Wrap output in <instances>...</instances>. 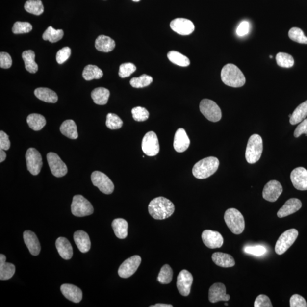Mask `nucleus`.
I'll use <instances>...</instances> for the list:
<instances>
[{"instance_id":"f257e3e1","label":"nucleus","mask_w":307,"mask_h":307,"mask_svg":"<svg viewBox=\"0 0 307 307\" xmlns=\"http://www.w3.org/2000/svg\"><path fill=\"white\" fill-rule=\"evenodd\" d=\"M148 210L153 219L164 220L172 216L175 206L170 200L160 196L152 200L149 203Z\"/></svg>"},{"instance_id":"f03ea898","label":"nucleus","mask_w":307,"mask_h":307,"mask_svg":"<svg viewBox=\"0 0 307 307\" xmlns=\"http://www.w3.org/2000/svg\"><path fill=\"white\" fill-rule=\"evenodd\" d=\"M221 77L225 84L231 87H241L246 83L244 74L233 64H227L224 66L221 70Z\"/></svg>"},{"instance_id":"7ed1b4c3","label":"nucleus","mask_w":307,"mask_h":307,"mask_svg":"<svg viewBox=\"0 0 307 307\" xmlns=\"http://www.w3.org/2000/svg\"><path fill=\"white\" fill-rule=\"evenodd\" d=\"M219 165V160L216 157H207L195 164L192 174L198 179H206L216 172Z\"/></svg>"},{"instance_id":"20e7f679","label":"nucleus","mask_w":307,"mask_h":307,"mask_svg":"<svg viewBox=\"0 0 307 307\" xmlns=\"http://www.w3.org/2000/svg\"><path fill=\"white\" fill-rule=\"evenodd\" d=\"M263 152V141L258 134H253L249 138L245 153L246 161L254 164L258 161Z\"/></svg>"},{"instance_id":"39448f33","label":"nucleus","mask_w":307,"mask_h":307,"mask_svg":"<svg viewBox=\"0 0 307 307\" xmlns=\"http://www.w3.org/2000/svg\"><path fill=\"white\" fill-rule=\"evenodd\" d=\"M224 220L232 233L240 234L244 231L245 226L244 217L238 210L235 208L227 209L225 213Z\"/></svg>"},{"instance_id":"423d86ee","label":"nucleus","mask_w":307,"mask_h":307,"mask_svg":"<svg viewBox=\"0 0 307 307\" xmlns=\"http://www.w3.org/2000/svg\"><path fill=\"white\" fill-rule=\"evenodd\" d=\"M71 212L77 217H84L92 215L94 212L91 203L84 196L77 195L74 196L71 204Z\"/></svg>"},{"instance_id":"0eeeda50","label":"nucleus","mask_w":307,"mask_h":307,"mask_svg":"<svg viewBox=\"0 0 307 307\" xmlns=\"http://www.w3.org/2000/svg\"><path fill=\"white\" fill-rule=\"evenodd\" d=\"M200 110L203 115L212 122L219 121L222 117V113L220 107L211 100L203 99L200 103Z\"/></svg>"},{"instance_id":"6e6552de","label":"nucleus","mask_w":307,"mask_h":307,"mask_svg":"<svg viewBox=\"0 0 307 307\" xmlns=\"http://www.w3.org/2000/svg\"><path fill=\"white\" fill-rule=\"evenodd\" d=\"M298 231L295 229L287 230L282 234L277 241L275 251L281 255L293 245L298 236Z\"/></svg>"},{"instance_id":"1a4fd4ad","label":"nucleus","mask_w":307,"mask_h":307,"mask_svg":"<svg viewBox=\"0 0 307 307\" xmlns=\"http://www.w3.org/2000/svg\"><path fill=\"white\" fill-rule=\"evenodd\" d=\"M91 180L93 184L97 187L100 191L106 195L112 194L115 185L110 178L104 173L96 171L91 175Z\"/></svg>"},{"instance_id":"9d476101","label":"nucleus","mask_w":307,"mask_h":307,"mask_svg":"<svg viewBox=\"0 0 307 307\" xmlns=\"http://www.w3.org/2000/svg\"><path fill=\"white\" fill-rule=\"evenodd\" d=\"M27 170L33 176H37L40 173L43 162L41 154L34 148H29L26 154Z\"/></svg>"},{"instance_id":"9b49d317","label":"nucleus","mask_w":307,"mask_h":307,"mask_svg":"<svg viewBox=\"0 0 307 307\" xmlns=\"http://www.w3.org/2000/svg\"><path fill=\"white\" fill-rule=\"evenodd\" d=\"M142 149L146 155L155 156L159 152V144L158 137L154 131L146 133L142 140Z\"/></svg>"},{"instance_id":"f8f14e48","label":"nucleus","mask_w":307,"mask_h":307,"mask_svg":"<svg viewBox=\"0 0 307 307\" xmlns=\"http://www.w3.org/2000/svg\"><path fill=\"white\" fill-rule=\"evenodd\" d=\"M141 263V258L139 256H134L125 260L118 270L119 276L123 278H128L136 272Z\"/></svg>"},{"instance_id":"ddd939ff","label":"nucleus","mask_w":307,"mask_h":307,"mask_svg":"<svg viewBox=\"0 0 307 307\" xmlns=\"http://www.w3.org/2000/svg\"><path fill=\"white\" fill-rule=\"evenodd\" d=\"M47 160L53 176L57 178L65 176L67 174V167L58 155L54 153H49L47 155Z\"/></svg>"},{"instance_id":"4468645a","label":"nucleus","mask_w":307,"mask_h":307,"mask_svg":"<svg viewBox=\"0 0 307 307\" xmlns=\"http://www.w3.org/2000/svg\"><path fill=\"white\" fill-rule=\"evenodd\" d=\"M283 192V187L279 181L271 180L263 188L262 196L264 199L270 202H276Z\"/></svg>"},{"instance_id":"2eb2a0df","label":"nucleus","mask_w":307,"mask_h":307,"mask_svg":"<svg viewBox=\"0 0 307 307\" xmlns=\"http://www.w3.org/2000/svg\"><path fill=\"white\" fill-rule=\"evenodd\" d=\"M193 280L192 275L186 270L181 271L178 275L177 286L182 296H187L190 295Z\"/></svg>"},{"instance_id":"dca6fc26","label":"nucleus","mask_w":307,"mask_h":307,"mask_svg":"<svg viewBox=\"0 0 307 307\" xmlns=\"http://www.w3.org/2000/svg\"><path fill=\"white\" fill-rule=\"evenodd\" d=\"M170 27L174 31L181 35H188L195 30L194 23L190 20L178 18L171 21Z\"/></svg>"},{"instance_id":"f3484780","label":"nucleus","mask_w":307,"mask_h":307,"mask_svg":"<svg viewBox=\"0 0 307 307\" xmlns=\"http://www.w3.org/2000/svg\"><path fill=\"white\" fill-rule=\"evenodd\" d=\"M203 243L210 249L220 248L224 243V238L219 232L205 230L202 235Z\"/></svg>"},{"instance_id":"a211bd4d","label":"nucleus","mask_w":307,"mask_h":307,"mask_svg":"<svg viewBox=\"0 0 307 307\" xmlns=\"http://www.w3.org/2000/svg\"><path fill=\"white\" fill-rule=\"evenodd\" d=\"M290 178L296 189L300 191L307 190V170L304 167L296 168L292 171Z\"/></svg>"},{"instance_id":"6ab92c4d","label":"nucleus","mask_w":307,"mask_h":307,"mask_svg":"<svg viewBox=\"0 0 307 307\" xmlns=\"http://www.w3.org/2000/svg\"><path fill=\"white\" fill-rule=\"evenodd\" d=\"M226 291V287L224 284L221 283L213 284L209 288V301L212 303L229 301L230 295L227 294Z\"/></svg>"},{"instance_id":"aec40b11","label":"nucleus","mask_w":307,"mask_h":307,"mask_svg":"<svg viewBox=\"0 0 307 307\" xmlns=\"http://www.w3.org/2000/svg\"><path fill=\"white\" fill-rule=\"evenodd\" d=\"M190 145V140L184 128H180L175 134L174 148L178 153L186 151Z\"/></svg>"},{"instance_id":"412c9836","label":"nucleus","mask_w":307,"mask_h":307,"mask_svg":"<svg viewBox=\"0 0 307 307\" xmlns=\"http://www.w3.org/2000/svg\"><path fill=\"white\" fill-rule=\"evenodd\" d=\"M60 290L64 297L74 303H79L83 298V292L73 284H64L60 287Z\"/></svg>"},{"instance_id":"4be33fe9","label":"nucleus","mask_w":307,"mask_h":307,"mask_svg":"<svg viewBox=\"0 0 307 307\" xmlns=\"http://www.w3.org/2000/svg\"><path fill=\"white\" fill-rule=\"evenodd\" d=\"M24 240L31 255H39L41 252V245L36 234L30 230L25 231Z\"/></svg>"},{"instance_id":"5701e85b","label":"nucleus","mask_w":307,"mask_h":307,"mask_svg":"<svg viewBox=\"0 0 307 307\" xmlns=\"http://www.w3.org/2000/svg\"><path fill=\"white\" fill-rule=\"evenodd\" d=\"M302 202L298 199L291 198L285 203L277 213L279 218H283L292 215L302 208Z\"/></svg>"},{"instance_id":"b1692460","label":"nucleus","mask_w":307,"mask_h":307,"mask_svg":"<svg viewBox=\"0 0 307 307\" xmlns=\"http://www.w3.org/2000/svg\"><path fill=\"white\" fill-rule=\"evenodd\" d=\"M75 242L81 253H87L91 249V241L88 234L83 230H78L74 234Z\"/></svg>"},{"instance_id":"393cba45","label":"nucleus","mask_w":307,"mask_h":307,"mask_svg":"<svg viewBox=\"0 0 307 307\" xmlns=\"http://www.w3.org/2000/svg\"><path fill=\"white\" fill-rule=\"evenodd\" d=\"M56 248L59 255L66 260L70 259L73 256V249L66 238L59 237L56 241Z\"/></svg>"},{"instance_id":"a878e982","label":"nucleus","mask_w":307,"mask_h":307,"mask_svg":"<svg viewBox=\"0 0 307 307\" xmlns=\"http://www.w3.org/2000/svg\"><path fill=\"white\" fill-rule=\"evenodd\" d=\"M6 257L0 255V280L6 281L10 280L14 276L16 267L12 263L6 262Z\"/></svg>"},{"instance_id":"bb28decb","label":"nucleus","mask_w":307,"mask_h":307,"mask_svg":"<svg viewBox=\"0 0 307 307\" xmlns=\"http://www.w3.org/2000/svg\"><path fill=\"white\" fill-rule=\"evenodd\" d=\"M115 46V41L106 35H100L96 39L95 48L99 51L109 52L113 51Z\"/></svg>"},{"instance_id":"cd10ccee","label":"nucleus","mask_w":307,"mask_h":307,"mask_svg":"<svg viewBox=\"0 0 307 307\" xmlns=\"http://www.w3.org/2000/svg\"><path fill=\"white\" fill-rule=\"evenodd\" d=\"M212 258L216 265L224 268L233 267L235 265L233 257L226 253L216 252L212 255Z\"/></svg>"},{"instance_id":"c85d7f7f","label":"nucleus","mask_w":307,"mask_h":307,"mask_svg":"<svg viewBox=\"0 0 307 307\" xmlns=\"http://www.w3.org/2000/svg\"><path fill=\"white\" fill-rule=\"evenodd\" d=\"M34 94L38 99L46 102L55 103L58 102V95L49 88H37L34 91Z\"/></svg>"},{"instance_id":"c756f323","label":"nucleus","mask_w":307,"mask_h":307,"mask_svg":"<svg viewBox=\"0 0 307 307\" xmlns=\"http://www.w3.org/2000/svg\"><path fill=\"white\" fill-rule=\"evenodd\" d=\"M60 130L64 135L72 140H76L78 137L77 125L72 120L64 121L60 126Z\"/></svg>"},{"instance_id":"7c9ffc66","label":"nucleus","mask_w":307,"mask_h":307,"mask_svg":"<svg viewBox=\"0 0 307 307\" xmlns=\"http://www.w3.org/2000/svg\"><path fill=\"white\" fill-rule=\"evenodd\" d=\"M110 92L108 89L99 87L95 88L91 93V97L96 104L105 105L108 102Z\"/></svg>"},{"instance_id":"2f4dec72","label":"nucleus","mask_w":307,"mask_h":307,"mask_svg":"<svg viewBox=\"0 0 307 307\" xmlns=\"http://www.w3.org/2000/svg\"><path fill=\"white\" fill-rule=\"evenodd\" d=\"M112 226L116 236L124 239L128 236V223L123 219H116L113 221Z\"/></svg>"},{"instance_id":"473e14b6","label":"nucleus","mask_w":307,"mask_h":307,"mask_svg":"<svg viewBox=\"0 0 307 307\" xmlns=\"http://www.w3.org/2000/svg\"><path fill=\"white\" fill-rule=\"evenodd\" d=\"M307 116V101L303 102L295 109L290 118L291 125L301 123Z\"/></svg>"},{"instance_id":"72a5a7b5","label":"nucleus","mask_w":307,"mask_h":307,"mask_svg":"<svg viewBox=\"0 0 307 307\" xmlns=\"http://www.w3.org/2000/svg\"><path fill=\"white\" fill-rule=\"evenodd\" d=\"M23 59L25 63V66L28 72L34 74L37 72L38 70V64L35 62V53L32 51H26L23 52L22 54Z\"/></svg>"},{"instance_id":"f704fd0d","label":"nucleus","mask_w":307,"mask_h":307,"mask_svg":"<svg viewBox=\"0 0 307 307\" xmlns=\"http://www.w3.org/2000/svg\"><path fill=\"white\" fill-rule=\"evenodd\" d=\"M27 123L31 129L39 131L46 126V120L44 116L39 114L33 113L27 117Z\"/></svg>"},{"instance_id":"c9c22d12","label":"nucleus","mask_w":307,"mask_h":307,"mask_svg":"<svg viewBox=\"0 0 307 307\" xmlns=\"http://www.w3.org/2000/svg\"><path fill=\"white\" fill-rule=\"evenodd\" d=\"M103 76L102 71L98 66L88 65L84 68L83 77L85 80L90 81L94 79H99Z\"/></svg>"},{"instance_id":"e433bc0d","label":"nucleus","mask_w":307,"mask_h":307,"mask_svg":"<svg viewBox=\"0 0 307 307\" xmlns=\"http://www.w3.org/2000/svg\"><path fill=\"white\" fill-rule=\"evenodd\" d=\"M167 57L170 62L179 66L187 67L190 64V60L186 56L176 51H170Z\"/></svg>"},{"instance_id":"4c0bfd02","label":"nucleus","mask_w":307,"mask_h":307,"mask_svg":"<svg viewBox=\"0 0 307 307\" xmlns=\"http://www.w3.org/2000/svg\"><path fill=\"white\" fill-rule=\"evenodd\" d=\"M28 13L34 15H41L44 12V7L41 0H28L24 6Z\"/></svg>"},{"instance_id":"58836bf2","label":"nucleus","mask_w":307,"mask_h":307,"mask_svg":"<svg viewBox=\"0 0 307 307\" xmlns=\"http://www.w3.org/2000/svg\"><path fill=\"white\" fill-rule=\"evenodd\" d=\"M64 32L61 29L56 30L52 26H49L42 35L45 41H49L51 43H55L62 39Z\"/></svg>"},{"instance_id":"ea45409f","label":"nucleus","mask_w":307,"mask_h":307,"mask_svg":"<svg viewBox=\"0 0 307 307\" xmlns=\"http://www.w3.org/2000/svg\"><path fill=\"white\" fill-rule=\"evenodd\" d=\"M173 271L169 265H164L160 269L158 280L159 283L163 284H169L172 281Z\"/></svg>"},{"instance_id":"a19ab883","label":"nucleus","mask_w":307,"mask_h":307,"mask_svg":"<svg viewBox=\"0 0 307 307\" xmlns=\"http://www.w3.org/2000/svg\"><path fill=\"white\" fill-rule=\"evenodd\" d=\"M153 81L152 77L144 74L138 77L132 78L130 84L132 87L135 88H141L149 86Z\"/></svg>"},{"instance_id":"79ce46f5","label":"nucleus","mask_w":307,"mask_h":307,"mask_svg":"<svg viewBox=\"0 0 307 307\" xmlns=\"http://www.w3.org/2000/svg\"><path fill=\"white\" fill-rule=\"evenodd\" d=\"M276 60L278 65L283 68H291L294 64L293 57L287 53L279 52L277 53Z\"/></svg>"},{"instance_id":"37998d69","label":"nucleus","mask_w":307,"mask_h":307,"mask_svg":"<svg viewBox=\"0 0 307 307\" xmlns=\"http://www.w3.org/2000/svg\"><path fill=\"white\" fill-rule=\"evenodd\" d=\"M288 37L291 40L299 44H307V37L304 32L298 27H292L288 32Z\"/></svg>"},{"instance_id":"c03bdc74","label":"nucleus","mask_w":307,"mask_h":307,"mask_svg":"<svg viewBox=\"0 0 307 307\" xmlns=\"http://www.w3.org/2000/svg\"><path fill=\"white\" fill-rule=\"evenodd\" d=\"M123 122L122 120L116 114L110 113L106 116V126L110 129H119L122 127Z\"/></svg>"},{"instance_id":"a18cd8bd","label":"nucleus","mask_w":307,"mask_h":307,"mask_svg":"<svg viewBox=\"0 0 307 307\" xmlns=\"http://www.w3.org/2000/svg\"><path fill=\"white\" fill-rule=\"evenodd\" d=\"M132 115L135 121L142 122L147 120L149 117L148 110L141 106H137L132 109Z\"/></svg>"},{"instance_id":"49530a36","label":"nucleus","mask_w":307,"mask_h":307,"mask_svg":"<svg viewBox=\"0 0 307 307\" xmlns=\"http://www.w3.org/2000/svg\"><path fill=\"white\" fill-rule=\"evenodd\" d=\"M32 28L33 26L30 23L18 21L14 24L12 31L16 34L28 33L32 30Z\"/></svg>"},{"instance_id":"de8ad7c7","label":"nucleus","mask_w":307,"mask_h":307,"mask_svg":"<svg viewBox=\"0 0 307 307\" xmlns=\"http://www.w3.org/2000/svg\"><path fill=\"white\" fill-rule=\"evenodd\" d=\"M136 66L133 63H126L121 64L119 69V76L121 78H126L130 77L136 71Z\"/></svg>"},{"instance_id":"09e8293b","label":"nucleus","mask_w":307,"mask_h":307,"mask_svg":"<svg viewBox=\"0 0 307 307\" xmlns=\"http://www.w3.org/2000/svg\"><path fill=\"white\" fill-rule=\"evenodd\" d=\"M244 252L247 254L261 256L265 254L266 249L261 245L248 246L244 248Z\"/></svg>"},{"instance_id":"8fccbe9b","label":"nucleus","mask_w":307,"mask_h":307,"mask_svg":"<svg viewBox=\"0 0 307 307\" xmlns=\"http://www.w3.org/2000/svg\"><path fill=\"white\" fill-rule=\"evenodd\" d=\"M71 51L70 48L65 47L60 49L56 53V59L57 62L61 64L67 61L70 58Z\"/></svg>"},{"instance_id":"3c124183","label":"nucleus","mask_w":307,"mask_h":307,"mask_svg":"<svg viewBox=\"0 0 307 307\" xmlns=\"http://www.w3.org/2000/svg\"><path fill=\"white\" fill-rule=\"evenodd\" d=\"M255 307H272V303L268 296L265 295H260L256 299Z\"/></svg>"},{"instance_id":"603ef678","label":"nucleus","mask_w":307,"mask_h":307,"mask_svg":"<svg viewBox=\"0 0 307 307\" xmlns=\"http://www.w3.org/2000/svg\"><path fill=\"white\" fill-rule=\"evenodd\" d=\"M12 65V59L8 53L1 52L0 53V67L2 69H9Z\"/></svg>"},{"instance_id":"864d4df0","label":"nucleus","mask_w":307,"mask_h":307,"mask_svg":"<svg viewBox=\"0 0 307 307\" xmlns=\"http://www.w3.org/2000/svg\"><path fill=\"white\" fill-rule=\"evenodd\" d=\"M291 307H307V302L302 296L295 294L291 296L290 301Z\"/></svg>"},{"instance_id":"5fc2aeb1","label":"nucleus","mask_w":307,"mask_h":307,"mask_svg":"<svg viewBox=\"0 0 307 307\" xmlns=\"http://www.w3.org/2000/svg\"><path fill=\"white\" fill-rule=\"evenodd\" d=\"M249 31L250 24L248 21H244L237 27L236 33L239 37H244L248 34Z\"/></svg>"},{"instance_id":"6e6d98bb","label":"nucleus","mask_w":307,"mask_h":307,"mask_svg":"<svg viewBox=\"0 0 307 307\" xmlns=\"http://www.w3.org/2000/svg\"><path fill=\"white\" fill-rule=\"evenodd\" d=\"M10 147V142L8 135L4 131H0V149L8 151Z\"/></svg>"},{"instance_id":"4d7b16f0","label":"nucleus","mask_w":307,"mask_h":307,"mask_svg":"<svg viewBox=\"0 0 307 307\" xmlns=\"http://www.w3.org/2000/svg\"><path fill=\"white\" fill-rule=\"evenodd\" d=\"M303 134L307 135V119H305L296 128L294 131V137L298 138Z\"/></svg>"},{"instance_id":"13d9d810","label":"nucleus","mask_w":307,"mask_h":307,"mask_svg":"<svg viewBox=\"0 0 307 307\" xmlns=\"http://www.w3.org/2000/svg\"><path fill=\"white\" fill-rule=\"evenodd\" d=\"M6 154L3 150L0 149V162L2 163L6 159Z\"/></svg>"},{"instance_id":"bf43d9fd","label":"nucleus","mask_w":307,"mask_h":307,"mask_svg":"<svg viewBox=\"0 0 307 307\" xmlns=\"http://www.w3.org/2000/svg\"><path fill=\"white\" fill-rule=\"evenodd\" d=\"M173 306L171 305L162 304V303H158L155 305L151 306L150 307H173Z\"/></svg>"},{"instance_id":"052dcab7","label":"nucleus","mask_w":307,"mask_h":307,"mask_svg":"<svg viewBox=\"0 0 307 307\" xmlns=\"http://www.w3.org/2000/svg\"><path fill=\"white\" fill-rule=\"evenodd\" d=\"M132 1H133L134 2H138V1H140V0H132Z\"/></svg>"},{"instance_id":"680f3d73","label":"nucleus","mask_w":307,"mask_h":307,"mask_svg":"<svg viewBox=\"0 0 307 307\" xmlns=\"http://www.w3.org/2000/svg\"><path fill=\"white\" fill-rule=\"evenodd\" d=\"M270 58L271 59V58H273V56L270 55Z\"/></svg>"},{"instance_id":"e2e57ef3","label":"nucleus","mask_w":307,"mask_h":307,"mask_svg":"<svg viewBox=\"0 0 307 307\" xmlns=\"http://www.w3.org/2000/svg\"><path fill=\"white\" fill-rule=\"evenodd\" d=\"M225 305H226V306H228V303H225Z\"/></svg>"},{"instance_id":"0e129e2a","label":"nucleus","mask_w":307,"mask_h":307,"mask_svg":"<svg viewBox=\"0 0 307 307\" xmlns=\"http://www.w3.org/2000/svg\"><path fill=\"white\" fill-rule=\"evenodd\" d=\"M291 115H291V114H290V115H289V117H290H290H291Z\"/></svg>"}]
</instances>
